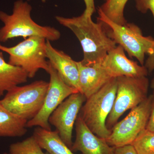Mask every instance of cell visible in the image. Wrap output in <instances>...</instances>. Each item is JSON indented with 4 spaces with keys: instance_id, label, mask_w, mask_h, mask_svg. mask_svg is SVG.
Returning <instances> with one entry per match:
<instances>
[{
    "instance_id": "obj_29",
    "label": "cell",
    "mask_w": 154,
    "mask_h": 154,
    "mask_svg": "<svg viewBox=\"0 0 154 154\" xmlns=\"http://www.w3.org/2000/svg\"><path fill=\"white\" fill-rule=\"evenodd\" d=\"M104 1H106V0H104Z\"/></svg>"
},
{
    "instance_id": "obj_8",
    "label": "cell",
    "mask_w": 154,
    "mask_h": 154,
    "mask_svg": "<svg viewBox=\"0 0 154 154\" xmlns=\"http://www.w3.org/2000/svg\"><path fill=\"white\" fill-rule=\"evenodd\" d=\"M152 100V95L147 97L131 109L124 119L114 125L111 128V134L105 140L109 146L119 147L131 144L146 128L151 112Z\"/></svg>"
},
{
    "instance_id": "obj_1",
    "label": "cell",
    "mask_w": 154,
    "mask_h": 154,
    "mask_svg": "<svg viewBox=\"0 0 154 154\" xmlns=\"http://www.w3.org/2000/svg\"><path fill=\"white\" fill-rule=\"evenodd\" d=\"M57 22L71 30L82 48L84 57L80 61L84 65L101 64L107 53L116 47V43L109 37L103 24L95 23L92 16L83 13L72 18L55 17Z\"/></svg>"
},
{
    "instance_id": "obj_17",
    "label": "cell",
    "mask_w": 154,
    "mask_h": 154,
    "mask_svg": "<svg viewBox=\"0 0 154 154\" xmlns=\"http://www.w3.org/2000/svg\"><path fill=\"white\" fill-rule=\"evenodd\" d=\"M28 121L7 110L0 102V137H18L27 132Z\"/></svg>"
},
{
    "instance_id": "obj_28",
    "label": "cell",
    "mask_w": 154,
    "mask_h": 154,
    "mask_svg": "<svg viewBox=\"0 0 154 154\" xmlns=\"http://www.w3.org/2000/svg\"><path fill=\"white\" fill-rule=\"evenodd\" d=\"M2 154H11L10 153L5 152V153H3Z\"/></svg>"
},
{
    "instance_id": "obj_26",
    "label": "cell",
    "mask_w": 154,
    "mask_h": 154,
    "mask_svg": "<svg viewBox=\"0 0 154 154\" xmlns=\"http://www.w3.org/2000/svg\"><path fill=\"white\" fill-rule=\"evenodd\" d=\"M151 87L152 89H154V78L152 81L151 84Z\"/></svg>"
},
{
    "instance_id": "obj_19",
    "label": "cell",
    "mask_w": 154,
    "mask_h": 154,
    "mask_svg": "<svg viewBox=\"0 0 154 154\" xmlns=\"http://www.w3.org/2000/svg\"><path fill=\"white\" fill-rule=\"evenodd\" d=\"M33 135L21 142L11 144L9 147L11 154H48L45 153Z\"/></svg>"
},
{
    "instance_id": "obj_2",
    "label": "cell",
    "mask_w": 154,
    "mask_h": 154,
    "mask_svg": "<svg viewBox=\"0 0 154 154\" xmlns=\"http://www.w3.org/2000/svg\"><path fill=\"white\" fill-rule=\"evenodd\" d=\"M32 10V7L27 2L18 0L14 3L11 15L0 11V21L4 24L0 29V42L18 37L26 39L31 36H39L50 42L60 38L61 33L57 29L42 26L34 22L31 17Z\"/></svg>"
},
{
    "instance_id": "obj_3",
    "label": "cell",
    "mask_w": 154,
    "mask_h": 154,
    "mask_svg": "<svg viewBox=\"0 0 154 154\" xmlns=\"http://www.w3.org/2000/svg\"><path fill=\"white\" fill-rule=\"evenodd\" d=\"M98 21L103 24L107 35L123 48L131 58L135 57L144 66L146 54L152 53L154 38L144 36L140 28L133 23L119 25L107 18L98 8Z\"/></svg>"
},
{
    "instance_id": "obj_6",
    "label": "cell",
    "mask_w": 154,
    "mask_h": 154,
    "mask_svg": "<svg viewBox=\"0 0 154 154\" xmlns=\"http://www.w3.org/2000/svg\"><path fill=\"white\" fill-rule=\"evenodd\" d=\"M46 39L39 36H31L17 45L8 47L0 44V51L9 55L8 63L19 67L33 78L40 69L48 73L49 63L46 60Z\"/></svg>"
},
{
    "instance_id": "obj_18",
    "label": "cell",
    "mask_w": 154,
    "mask_h": 154,
    "mask_svg": "<svg viewBox=\"0 0 154 154\" xmlns=\"http://www.w3.org/2000/svg\"><path fill=\"white\" fill-rule=\"evenodd\" d=\"M128 0H106L99 9L113 22L124 25L127 23L124 17L125 5Z\"/></svg>"
},
{
    "instance_id": "obj_27",
    "label": "cell",
    "mask_w": 154,
    "mask_h": 154,
    "mask_svg": "<svg viewBox=\"0 0 154 154\" xmlns=\"http://www.w3.org/2000/svg\"><path fill=\"white\" fill-rule=\"evenodd\" d=\"M27 1H30V0H27ZM47 1H48V0H42V2L43 3H45Z\"/></svg>"
},
{
    "instance_id": "obj_15",
    "label": "cell",
    "mask_w": 154,
    "mask_h": 154,
    "mask_svg": "<svg viewBox=\"0 0 154 154\" xmlns=\"http://www.w3.org/2000/svg\"><path fill=\"white\" fill-rule=\"evenodd\" d=\"M28 74L19 67L6 62L0 51V98L4 93L28 81Z\"/></svg>"
},
{
    "instance_id": "obj_20",
    "label": "cell",
    "mask_w": 154,
    "mask_h": 154,
    "mask_svg": "<svg viewBox=\"0 0 154 154\" xmlns=\"http://www.w3.org/2000/svg\"><path fill=\"white\" fill-rule=\"evenodd\" d=\"M138 154H154V132L143 130L131 143Z\"/></svg>"
},
{
    "instance_id": "obj_23",
    "label": "cell",
    "mask_w": 154,
    "mask_h": 154,
    "mask_svg": "<svg viewBox=\"0 0 154 154\" xmlns=\"http://www.w3.org/2000/svg\"><path fill=\"white\" fill-rule=\"evenodd\" d=\"M86 8L84 13L87 15L92 16L96 11L94 0H84Z\"/></svg>"
},
{
    "instance_id": "obj_12",
    "label": "cell",
    "mask_w": 154,
    "mask_h": 154,
    "mask_svg": "<svg viewBox=\"0 0 154 154\" xmlns=\"http://www.w3.org/2000/svg\"><path fill=\"white\" fill-rule=\"evenodd\" d=\"M46 52L50 63L64 82L80 92L79 70L77 61L62 51L54 48L49 40H46Z\"/></svg>"
},
{
    "instance_id": "obj_22",
    "label": "cell",
    "mask_w": 154,
    "mask_h": 154,
    "mask_svg": "<svg viewBox=\"0 0 154 154\" xmlns=\"http://www.w3.org/2000/svg\"><path fill=\"white\" fill-rule=\"evenodd\" d=\"M110 154H138L131 144L122 146L113 147Z\"/></svg>"
},
{
    "instance_id": "obj_25",
    "label": "cell",
    "mask_w": 154,
    "mask_h": 154,
    "mask_svg": "<svg viewBox=\"0 0 154 154\" xmlns=\"http://www.w3.org/2000/svg\"><path fill=\"white\" fill-rule=\"evenodd\" d=\"M144 66L149 72H151L154 70V45L153 47L152 53L149 55L145 63Z\"/></svg>"
},
{
    "instance_id": "obj_10",
    "label": "cell",
    "mask_w": 154,
    "mask_h": 154,
    "mask_svg": "<svg viewBox=\"0 0 154 154\" xmlns=\"http://www.w3.org/2000/svg\"><path fill=\"white\" fill-rule=\"evenodd\" d=\"M87 98L80 92L72 94L66 98L50 116V124L56 130L65 143L71 149L72 131L83 103Z\"/></svg>"
},
{
    "instance_id": "obj_24",
    "label": "cell",
    "mask_w": 154,
    "mask_h": 154,
    "mask_svg": "<svg viewBox=\"0 0 154 154\" xmlns=\"http://www.w3.org/2000/svg\"><path fill=\"white\" fill-rule=\"evenodd\" d=\"M152 96V105L151 112L148 122L146 128L148 130L154 132V91Z\"/></svg>"
},
{
    "instance_id": "obj_5",
    "label": "cell",
    "mask_w": 154,
    "mask_h": 154,
    "mask_svg": "<svg viewBox=\"0 0 154 154\" xmlns=\"http://www.w3.org/2000/svg\"><path fill=\"white\" fill-rule=\"evenodd\" d=\"M49 84L38 80L26 85L16 86L7 92L0 102L11 113L28 121L42 108Z\"/></svg>"
},
{
    "instance_id": "obj_30",
    "label": "cell",
    "mask_w": 154,
    "mask_h": 154,
    "mask_svg": "<svg viewBox=\"0 0 154 154\" xmlns=\"http://www.w3.org/2000/svg\"><path fill=\"white\" fill-rule=\"evenodd\" d=\"M47 153H48V152H47ZM48 154H49V153H48Z\"/></svg>"
},
{
    "instance_id": "obj_14",
    "label": "cell",
    "mask_w": 154,
    "mask_h": 154,
    "mask_svg": "<svg viewBox=\"0 0 154 154\" xmlns=\"http://www.w3.org/2000/svg\"><path fill=\"white\" fill-rule=\"evenodd\" d=\"M79 70L80 93L88 98L95 94L113 78L107 74L101 65H84L77 61Z\"/></svg>"
},
{
    "instance_id": "obj_21",
    "label": "cell",
    "mask_w": 154,
    "mask_h": 154,
    "mask_svg": "<svg viewBox=\"0 0 154 154\" xmlns=\"http://www.w3.org/2000/svg\"><path fill=\"white\" fill-rule=\"evenodd\" d=\"M138 11L146 14L149 10L151 11L154 19V0H135Z\"/></svg>"
},
{
    "instance_id": "obj_16",
    "label": "cell",
    "mask_w": 154,
    "mask_h": 154,
    "mask_svg": "<svg viewBox=\"0 0 154 154\" xmlns=\"http://www.w3.org/2000/svg\"><path fill=\"white\" fill-rule=\"evenodd\" d=\"M33 135L41 148L50 154H75L65 143L56 130L54 131L37 127Z\"/></svg>"
},
{
    "instance_id": "obj_9",
    "label": "cell",
    "mask_w": 154,
    "mask_h": 154,
    "mask_svg": "<svg viewBox=\"0 0 154 154\" xmlns=\"http://www.w3.org/2000/svg\"><path fill=\"white\" fill-rule=\"evenodd\" d=\"M49 65L48 73L50 75L49 87L44 104L38 114L27 122V128L36 126L48 130H51L49 118L53 112L69 96L79 92L66 84L50 63Z\"/></svg>"
},
{
    "instance_id": "obj_11",
    "label": "cell",
    "mask_w": 154,
    "mask_h": 154,
    "mask_svg": "<svg viewBox=\"0 0 154 154\" xmlns=\"http://www.w3.org/2000/svg\"><path fill=\"white\" fill-rule=\"evenodd\" d=\"M100 65L112 78L147 76L149 72L144 66L127 57L124 49L119 45L107 53Z\"/></svg>"
},
{
    "instance_id": "obj_13",
    "label": "cell",
    "mask_w": 154,
    "mask_h": 154,
    "mask_svg": "<svg viewBox=\"0 0 154 154\" xmlns=\"http://www.w3.org/2000/svg\"><path fill=\"white\" fill-rule=\"evenodd\" d=\"M76 138L71 149L82 154H110L113 147L105 139L97 136L88 128L79 115L75 122Z\"/></svg>"
},
{
    "instance_id": "obj_7",
    "label": "cell",
    "mask_w": 154,
    "mask_h": 154,
    "mask_svg": "<svg viewBox=\"0 0 154 154\" xmlns=\"http://www.w3.org/2000/svg\"><path fill=\"white\" fill-rule=\"evenodd\" d=\"M117 91L113 108L107 117L108 129L114 126L127 111L136 107L147 98L149 81L146 76L116 78Z\"/></svg>"
},
{
    "instance_id": "obj_4",
    "label": "cell",
    "mask_w": 154,
    "mask_h": 154,
    "mask_svg": "<svg viewBox=\"0 0 154 154\" xmlns=\"http://www.w3.org/2000/svg\"><path fill=\"white\" fill-rule=\"evenodd\" d=\"M117 91V79L113 78L105 86L86 100L79 114L91 131L106 140L111 133L106 126Z\"/></svg>"
}]
</instances>
